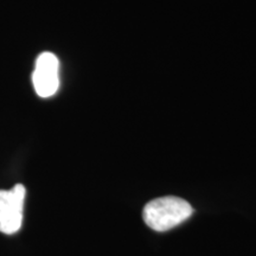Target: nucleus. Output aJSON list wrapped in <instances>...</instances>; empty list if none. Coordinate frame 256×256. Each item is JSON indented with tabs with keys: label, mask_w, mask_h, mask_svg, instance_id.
<instances>
[{
	"label": "nucleus",
	"mask_w": 256,
	"mask_h": 256,
	"mask_svg": "<svg viewBox=\"0 0 256 256\" xmlns=\"http://www.w3.org/2000/svg\"><path fill=\"white\" fill-rule=\"evenodd\" d=\"M194 209L183 198L174 196L160 197L146 204L142 211L144 222L156 232H162L190 218Z\"/></svg>",
	"instance_id": "1"
},
{
	"label": "nucleus",
	"mask_w": 256,
	"mask_h": 256,
	"mask_svg": "<svg viewBox=\"0 0 256 256\" xmlns=\"http://www.w3.org/2000/svg\"><path fill=\"white\" fill-rule=\"evenodd\" d=\"M25 194L23 184H16L11 190H0V232L14 235L20 230Z\"/></svg>",
	"instance_id": "2"
},
{
	"label": "nucleus",
	"mask_w": 256,
	"mask_h": 256,
	"mask_svg": "<svg viewBox=\"0 0 256 256\" xmlns=\"http://www.w3.org/2000/svg\"><path fill=\"white\" fill-rule=\"evenodd\" d=\"M32 83L40 98H51L56 94L60 88V60L55 54L46 51L37 57Z\"/></svg>",
	"instance_id": "3"
}]
</instances>
